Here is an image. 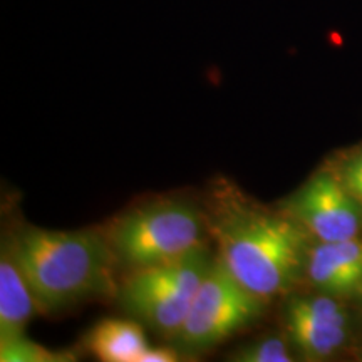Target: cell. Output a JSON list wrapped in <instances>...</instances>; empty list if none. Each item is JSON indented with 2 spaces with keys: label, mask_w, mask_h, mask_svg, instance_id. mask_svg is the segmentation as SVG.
Wrapping results in <instances>:
<instances>
[{
  "label": "cell",
  "mask_w": 362,
  "mask_h": 362,
  "mask_svg": "<svg viewBox=\"0 0 362 362\" xmlns=\"http://www.w3.org/2000/svg\"><path fill=\"white\" fill-rule=\"evenodd\" d=\"M210 230L226 269L267 302L288 292L307 264V232L288 214L232 198L216 208Z\"/></svg>",
  "instance_id": "cell-1"
},
{
  "label": "cell",
  "mask_w": 362,
  "mask_h": 362,
  "mask_svg": "<svg viewBox=\"0 0 362 362\" xmlns=\"http://www.w3.org/2000/svg\"><path fill=\"white\" fill-rule=\"evenodd\" d=\"M11 243L40 310H57L112 287L115 250L96 233L30 226Z\"/></svg>",
  "instance_id": "cell-2"
},
{
  "label": "cell",
  "mask_w": 362,
  "mask_h": 362,
  "mask_svg": "<svg viewBox=\"0 0 362 362\" xmlns=\"http://www.w3.org/2000/svg\"><path fill=\"white\" fill-rule=\"evenodd\" d=\"M214 262L203 245L178 260L138 269L121 287V305L144 324L175 337Z\"/></svg>",
  "instance_id": "cell-3"
},
{
  "label": "cell",
  "mask_w": 362,
  "mask_h": 362,
  "mask_svg": "<svg viewBox=\"0 0 362 362\" xmlns=\"http://www.w3.org/2000/svg\"><path fill=\"white\" fill-rule=\"evenodd\" d=\"M110 240L126 265L146 269L178 260L203 247V218L187 203H158L123 216Z\"/></svg>",
  "instance_id": "cell-4"
},
{
  "label": "cell",
  "mask_w": 362,
  "mask_h": 362,
  "mask_svg": "<svg viewBox=\"0 0 362 362\" xmlns=\"http://www.w3.org/2000/svg\"><path fill=\"white\" fill-rule=\"evenodd\" d=\"M267 300L240 284L223 262L215 260L175 339L187 351L210 349L259 320Z\"/></svg>",
  "instance_id": "cell-5"
},
{
  "label": "cell",
  "mask_w": 362,
  "mask_h": 362,
  "mask_svg": "<svg viewBox=\"0 0 362 362\" xmlns=\"http://www.w3.org/2000/svg\"><path fill=\"white\" fill-rule=\"evenodd\" d=\"M287 214L319 242L359 237L362 205L339 175L319 171L288 202Z\"/></svg>",
  "instance_id": "cell-6"
},
{
  "label": "cell",
  "mask_w": 362,
  "mask_h": 362,
  "mask_svg": "<svg viewBox=\"0 0 362 362\" xmlns=\"http://www.w3.org/2000/svg\"><path fill=\"white\" fill-rule=\"evenodd\" d=\"M284 320L288 342L309 361L329 359L349 341V314L325 293L291 298Z\"/></svg>",
  "instance_id": "cell-7"
},
{
  "label": "cell",
  "mask_w": 362,
  "mask_h": 362,
  "mask_svg": "<svg viewBox=\"0 0 362 362\" xmlns=\"http://www.w3.org/2000/svg\"><path fill=\"white\" fill-rule=\"evenodd\" d=\"M307 277L330 297H347L362 291V240L319 242L309 248Z\"/></svg>",
  "instance_id": "cell-8"
},
{
  "label": "cell",
  "mask_w": 362,
  "mask_h": 362,
  "mask_svg": "<svg viewBox=\"0 0 362 362\" xmlns=\"http://www.w3.org/2000/svg\"><path fill=\"white\" fill-rule=\"evenodd\" d=\"M37 309V298L8 240L0 255V341L25 336L27 325Z\"/></svg>",
  "instance_id": "cell-9"
},
{
  "label": "cell",
  "mask_w": 362,
  "mask_h": 362,
  "mask_svg": "<svg viewBox=\"0 0 362 362\" xmlns=\"http://www.w3.org/2000/svg\"><path fill=\"white\" fill-rule=\"evenodd\" d=\"M86 344L104 362H138L149 347L143 329L123 319L101 320L90 330Z\"/></svg>",
  "instance_id": "cell-10"
},
{
  "label": "cell",
  "mask_w": 362,
  "mask_h": 362,
  "mask_svg": "<svg viewBox=\"0 0 362 362\" xmlns=\"http://www.w3.org/2000/svg\"><path fill=\"white\" fill-rule=\"evenodd\" d=\"M71 354L56 352L29 341L25 336L0 341V361L2 362H62L71 361Z\"/></svg>",
  "instance_id": "cell-11"
},
{
  "label": "cell",
  "mask_w": 362,
  "mask_h": 362,
  "mask_svg": "<svg viewBox=\"0 0 362 362\" xmlns=\"http://www.w3.org/2000/svg\"><path fill=\"white\" fill-rule=\"evenodd\" d=\"M237 362H288L292 361L287 341L280 336H262L232 354Z\"/></svg>",
  "instance_id": "cell-12"
},
{
  "label": "cell",
  "mask_w": 362,
  "mask_h": 362,
  "mask_svg": "<svg viewBox=\"0 0 362 362\" xmlns=\"http://www.w3.org/2000/svg\"><path fill=\"white\" fill-rule=\"evenodd\" d=\"M349 192L359 200L362 205V153L352 156L349 161L344 165V168L339 175Z\"/></svg>",
  "instance_id": "cell-13"
},
{
  "label": "cell",
  "mask_w": 362,
  "mask_h": 362,
  "mask_svg": "<svg viewBox=\"0 0 362 362\" xmlns=\"http://www.w3.org/2000/svg\"><path fill=\"white\" fill-rule=\"evenodd\" d=\"M178 359V354L171 349H165V347H155V349H151V347H148L141 354V357H139L138 362H175Z\"/></svg>",
  "instance_id": "cell-14"
}]
</instances>
